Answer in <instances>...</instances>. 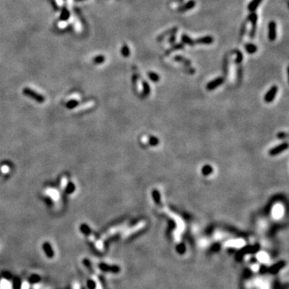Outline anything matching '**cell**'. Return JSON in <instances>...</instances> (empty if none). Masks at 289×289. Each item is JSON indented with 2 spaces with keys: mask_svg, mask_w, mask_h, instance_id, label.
Masks as SVG:
<instances>
[{
  "mask_svg": "<svg viewBox=\"0 0 289 289\" xmlns=\"http://www.w3.org/2000/svg\"><path fill=\"white\" fill-rule=\"evenodd\" d=\"M23 94L27 95L28 97L32 98L33 100L38 101V102H40V103H42V102H43V101H45V98L43 97L42 95L40 94V93H37L36 92L31 90V88H23Z\"/></svg>",
  "mask_w": 289,
  "mask_h": 289,
  "instance_id": "obj_1",
  "label": "cell"
},
{
  "mask_svg": "<svg viewBox=\"0 0 289 289\" xmlns=\"http://www.w3.org/2000/svg\"><path fill=\"white\" fill-rule=\"evenodd\" d=\"M247 20L251 23V29L250 31L249 36L251 37V39H253L255 36H256V26H257V20H258V16L256 13H251L248 17H247Z\"/></svg>",
  "mask_w": 289,
  "mask_h": 289,
  "instance_id": "obj_2",
  "label": "cell"
},
{
  "mask_svg": "<svg viewBox=\"0 0 289 289\" xmlns=\"http://www.w3.org/2000/svg\"><path fill=\"white\" fill-rule=\"evenodd\" d=\"M268 39L271 41H274L276 39V23L274 21L268 23Z\"/></svg>",
  "mask_w": 289,
  "mask_h": 289,
  "instance_id": "obj_3",
  "label": "cell"
},
{
  "mask_svg": "<svg viewBox=\"0 0 289 289\" xmlns=\"http://www.w3.org/2000/svg\"><path fill=\"white\" fill-rule=\"evenodd\" d=\"M195 4H196V3H195V0H190L189 2L185 3L184 5L180 6L178 8V12H185L186 11H189V10L194 8L195 6Z\"/></svg>",
  "mask_w": 289,
  "mask_h": 289,
  "instance_id": "obj_4",
  "label": "cell"
},
{
  "mask_svg": "<svg viewBox=\"0 0 289 289\" xmlns=\"http://www.w3.org/2000/svg\"><path fill=\"white\" fill-rule=\"evenodd\" d=\"M43 251H44V252H45L46 255H47V256H48V258H50V259H51V258H53V257H54L55 253H54V251H53V248H52V245L49 244L48 242H45V243H43Z\"/></svg>",
  "mask_w": 289,
  "mask_h": 289,
  "instance_id": "obj_5",
  "label": "cell"
},
{
  "mask_svg": "<svg viewBox=\"0 0 289 289\" xmlns=\"http://www.w3.org/2000/svg\"><path fill=\"white\" fill-rule=\"evenodd\" d=\"M99 268H101V270L104 271H108V272H118L120 271L118 267L116 266H109V265L105 264V263H100L99 264Z\"/></svg>",
  "mask_w": 289,
  "mask_h": 289,
  "instance_id": "obj_6",
  "label": "cell"
},
{
  "mask_svg": "<svg viewBox=\"0 0 289 289\" xmlns=\"http://www.w3.org/2000/svg\"><path fill=\"white\" fill-rule=\"evenodd\" d=\"M195 44L196 43H200V44H210L214 42V38L210 36H207L201 37L198 38L197 40H194Z\"/></svg>",
  "mask_w": 289,
  "mask_h": 289,
  "instance_id": "obj_7",
  "label": "cell"
},
{
  "mask_svg": "<svg viewBox=\"0 0 289 289\" xmlns=\"http://www.w3.org/2000/svg\"><path fill=\"white\" fill-rule=\"evenodd\" d=\"M223 80H224L223 78H222V77H219V78H217V79L214 80L213 81H210V82L207 84V88H208L209 90H212L214 88H217L218 86L221 85L222 84V82H223Z\"/></svg>",
  "mask_w": 289,
  "mask_h": 289,
  "instance_id": "obj_8",
  "label": "cell"
},
{
  "mask_svg": "<svg viewBox=\"0 0 289 289\" xmlns=\"http://www.w3.org/2000/svg\"><path fill=\"white\" fill-rule=\"evenodd\" d=\"M277 86H273L272 88L268 91V92L266 94V97H265V101H268V102H270L273 99H274L275 96L277 92Z\"/></svg>",
  "mask_w": 289,
  "mask_h": 289,
  "instance_id": "obj_9",
  "label": "cell"
},
{
  "mask_svg": "<svg viewBox=\"0 0 289 289\" xmlns=\"http://www.w3.org/2000/svg\"><path fill=\"white\" fill-rule=\"evenodd\" d=\"M287 148H288V144L287 143L282 144V145L277 146V147H275L274 149H271V150L269 151V153H270L271 155H276L278 153L283 152V150L287 149Z\"/></svg>",
  "mask_w": 289,
  "mask_h": 289,
  "instance_id": "obj_10",
  "label": "cell"
},
{
  "mask_svg": "<svg viewBox=\"0 0 289 289\" xmlns=\"http://www.w3.org/2000/svg\"><path fill=\"white\" fill-rule=\"evenodd\" d=\"M177 31H178V28H171V29H170V30H168V31H165L164 33L161 34L160 36H158V39H157L158 42H160V41H161V40H163L165 38V36H169V35H173L174 33H176Z\"/></svg>",
  "mask_w": 289,
  "mask_h": 289,
  "instance_id": "obj_11",
  "label": "cell"
},
{
  "mask_svg": "<svg viewBox=\"0 0 289 289\" xmlns=\"http://www.w3.org/2000/svg\"><path fill=\"white\" fill-rule=\"evenodd\" d=\"M173 60L174 61H177V62H179V63H182L185 66H190V60H187L186 58H184L182 55H175L174 57L173 58Z\"/></svg>",
  "mask_w": 289,
  "mask_h": 289,
  "instance_id": "obj_12",
  "label": "cell"
},
{
  "mask_svg": "<svg viewBox=\"0 0 289 289\" xmlns=\"http://www.w3.org/2000/svg\"><path fill=\"white\" fill-rule=\"evenodd\" d=\"M184 48H185V45H184V43H176V44H173V45H172V47H171L170 48L168 49L167 51H166L165 54H166V55H169V54H170L171 52H173V51H175V50L184 49Z\"/></svg>",
  "mask_w": 289,
  "mask_h": 289,
  "instance_id": "obj_13",
  "label": "cell"
},
{
  "mask_svg": "<svg viewBox=\"0 0 289 289\" xmlns=\"http://www.w3.org/2000/svg\"><path fill=\"white\" fill-rule=\"evenodd\" d=\"M182 43L187 44V45H189V46H191V47H193V46L195 45V42H194L193 39H191V38L189 36H187V35H185V34H183L182 36Z\"/></svg>",
  "mask_w": 289,
  "mask_h": 289,
  "instance_id": "obj_14",
  "label": "cell"
},
{
  "mask_svg": "<svg viewBox=\"0 0 289 289\" xmlns=\"http://www.w3.org/2000/svg\"><path fill=\"white\" fill-rule=\"evenodd\" d=\"M245 48H246V52H248L249 54H254L256 53V51H257V47H256L254 43H246L245 45Z\"/></svg>",
  "mask_w": 289,
  "mask_h": 289,
  "instance_id": "obj_15",
  "label": "cell"
},
{
  "mask_svg": "<svg viewBox=\"0 0 289 289\" xmlns=\"http://www.w3.org/2000/svg\"><path fill=\"white\" fill-rule=\"evenodd\" d=\"M262 0H253L252 2L250 3L249 5H248V10H249L250 11H254L259 6V5L260 4Z\"/></svg>",
  "mask_w": 289,
  "mask_h": 289,
  "instance_id": "obj_16",
  "label": "cell"
},
{
  "mask_svg": "<svg viewBox=\"0 0 289 289\" xmlns=\"http://www.w3.org/2000/svg\"><path fill=\"white\" fill-rule=\"evenodd\" d=\"M22 283L21 280L18 277H15L13 279V289H21Z\"/></svg>",
  "mask_w": 289,
  "mask_h": 289,
  "instance_id": "obj_17",
  "label": "cell"
},
{
  "mask_svg": "<svg viewBox=\"0 0 289 289\" xmlns=\"http://www.w3.org/2000/svg\"><path fill=\"white\" fill-rule=\"evenodd\" d=\"M256 258L258 259L259 261L262 262V263H267L268 261V256L264 252H259Z\"/></svg>",
  "mask_w": 289,
  "mask_h": 289,
  "instance_id": "obj_18",
  "label": "cell"
},
{
  "mask_svg": "<svg viewBox=\"0 0 289 289\" xmlns=\"http://www.w3.org/2000/svg\"><path fill=\"white\" fill-rule=\"evenodd\" d=\"M80 231H81L83 234H84L85 235H89L92 232L90 227L88 225H86V224H81V226H80Z\"/></svg>",
  "mask_w": 289,
  "mask_h": 289,
  "instance_id": "obj_19",
  "label": "cell"
},
{
  "mask_svg": "<svg viewBox=\"0 0 289 289\" xmlns=\"http://www.w3.org/2000/svg\"><path fill=\"white\" fill-rule=\"evenodd\" d=\"M121 54L124 55L125 57H127V56H129V55H130V49H129V48L128 46L125 44V45L122 47Z\"/></svg>",
  "mask_w": 289,
  "mask_h": 289,
  "instance_id": "obj_20",
  "label": "cell"
},
{
  "mask_svg": "<svg viewBox=\"0 0 289 289\" xmlns=\"http://www.w3.org/2000/svg\"><path fill=\"white\" fill-rule=\"evenodd\" d=\"M149 77L153 82H157L159 80V76L155 72H149Z\"/></svg>",
  "mask_w": 289,
  "mask_h": 289,
  "instance_id": "obj_21",
  "label": "cell"
},
{
  "mask_svg": "<svg viewBox=\"0 0 289 289\" xmlns=\"http://www.w3.org/2000/svg\"><path fill=\"white\" fill-rule=\"evenodd\" d=\"M234 53H235V54L237 55V58H236V60H235V62H236L237 64H239V63H241V62H242V60H243V55H242V53L240 52V51H239V50H235V51H234Z\"/></svg>",
  "mask_w": 289,
  "mask_h": 289,
  "instance_id": "obj_22",
  "label": "cell"
},
{
  "mask_svg": "<svg viewBox=\"0 0 289 289\" xmlns=\"http://www.w3.org/2000/svg\"><path fill=\"white\" fill-rule=\"evenodd\" d=\"M40 280V276H38V275H33V276H31L30 277V279H29V281H30V283H38Z\"/></svg>",
  "mask_w": 289,
  "mask_h": 289,
  "instance_id": "obj_23",
  "label": "cell"
},
{
  "mask_svg": "<svg viewBox=\"0 0 289 289\" xmlns=\"http://www.w3.org/2000/svg\"><path fill=\"white\" fill-rule=\"evenodd\" d=\"M75 189H76L75 185H74L72 182L69 183V184L67 185V188H66V193H67V194H72V193L75 190Z\"/></svg>",
  "mask_w": 289,
  "mask_h": 289,
  "instance_id": "obj_24",
  "label": "cell"
},
{
  "mask_svg": "<svg viewBox=\"0 0 289 289\" xmlns=\"http://www.w3.org/2000/svg\"><path fill=\"white\" fill-rule=\"evenodd\" d=\"M104 61V55H98L97 57H95L94 60H93V62L95 64H101V63H103Z\"/></svg>",
  "mask_w": 289,
  "mask_h": 289,
  "instance_id": "obj_25",
  "label": "cell"
},
{
  "mask_svg": "<svg viewBox=\"0 0 289 289\" xmlns=\"http://www.w3.org/2000/svg\"><path fill=\"white\" fill-rule=\"evenodd\" d=\"M78 105V101H70L67 103V107L68 109H73Z\"/></svg>",
  "mask_w": 289,
  "mask_h": 289,
  "instance_id": "obj_26",
  "label": "cell"
},
{
  "mask_svg": "<svg viewBox=\"0 0 289 289\" xmlns=\"http://www.w3.org/2000/svg\"><path fill=\"white\" fill-rule=\"evenodd\" d=\"M68 17H69V13H68V11H67V10L64 9V11H63L62 14H61V16H60L61 19H62V20H66V19H67Z\"/></svg>",
  "mask_w": 289,
  "mask_h": 289,
  "instance_id": "obj_27",
  "label": "cell"
},
{
  "mask_svg": "<svg viewBox=\"0 0 289 289\" xmlns=\"http://www.w3.org/2000/svg\"><path fill=\"white\" fill-rule=\"evenodd\" d=\"M211 171H212V168L210 167V166H209V165L204 166V168L202 169V172H203V173L205 174V175L209 174V173H210Z\"/></svg>",
  "mask_w": 289,
  "mask_h": 289,
  "instance_id": "obj_28",
  "label": "cell"
},
{
  "mask_svg": "<svg viewBox=\"0 0 289 289\" xmlns=\"http://www.w3.org/2000/svg\"><path fill=\"white\" fill-rule=\"evenodd\" d=\"M87 284H88V287L89 289H95V288H96V283H95L93 280H88Z\"/></svg>",
  "mask_w": 289,
  "mask_h": 289,
  "instance_id": "obj_29",
  "label": "cell"
},
{
  "mask_svg": "<svg viewBox=\"0 0 289 289\" xmlns=\"http://www.w3.org/2000/svg\"><path fill=\"white\" fill-rule=\"evenodd\" d=\"M143 87H144V93L145 94H149V86L146 81H143Z\"/></svg>",
  "mask_w": 289,
  "mask_h": 289,
  "instance_id": "obj_30",
  "label": "cell"
},
{
  "mask_svg": "<svg viewBox=\"0 0 289 289\" xmlns=\"http://www.w3.org/2000/svg\"><path fill=\"white\" fill-rule=\"evenodd\" d=\"M92 105V103H90V102H88V103H87L86 104H84V105H81V106H80L77 109H78V111H80V110H82V109H87V108H89V107H91Z\"/></svg>",
  "mask_w": 289,
  "mask_h": 289,
  "instance_id": "obj_31",
  "label": "cell"
},
{
  "mask_svg": "<svg viewBox=\"0 0 289 289\" xmlns=\"http://www.w3.org/2000/svg\"><path fill=\"white\" fill-rule=\"evenodd\" d=\"M246 23H244V24H243V26H242V28H241V31H240L241 36H243L244 34H245V31H246Z\"/></svg>",
  "mask_w": 289,
  "mask_h": 289,
  "instance_id": "obj_32",
  "label": "cell"
},
{
  "mask_svg": "<svg viewBox=\"0 0 289 289\" xmlns=\"http://www.w3.org/2000/svg\"><path fill=\"white\" fill-rule=\"evenodd\" d=\"M175 40H176V36L173 35V36H171L170 38L169 39L168 42H169V43H170V44H173V43H175Z\"/></svg>",
  "mask_w": 289,
  "mask_h": 289,
  "instance_id": "obj_33",
  "label": "cell"
},
{
  "mask_svg": "<svg viewBox=\"0 0 289 289\" xmlns=\"http://www.w3.org/2000/svg\"><path fill=\"white\" fill-rule=\"evenodd\" d=\"M150 143L152 144V145H157V144L158 143V139L156 137H151L150 138Z\"/></svg>",
  "mask_w": 289,
  "mask_h": 289,
  "instance_id": "obj_34",
  "label": "cell"
},
{
  "mask_svg": "<svg viewBox=\"0 0 289 289\" xmlns=\"http://www.w3.org/2000/svg\"><path fill=\"white\" fill-rule=\"evenodd\" d=\"M76 1H82V0H76Z\"/></svg>",
  "mask_w": 289,
  "mask_h": 289,
  "instance_id": "obj_35",
  "label": "cell"
}]
</instances>
